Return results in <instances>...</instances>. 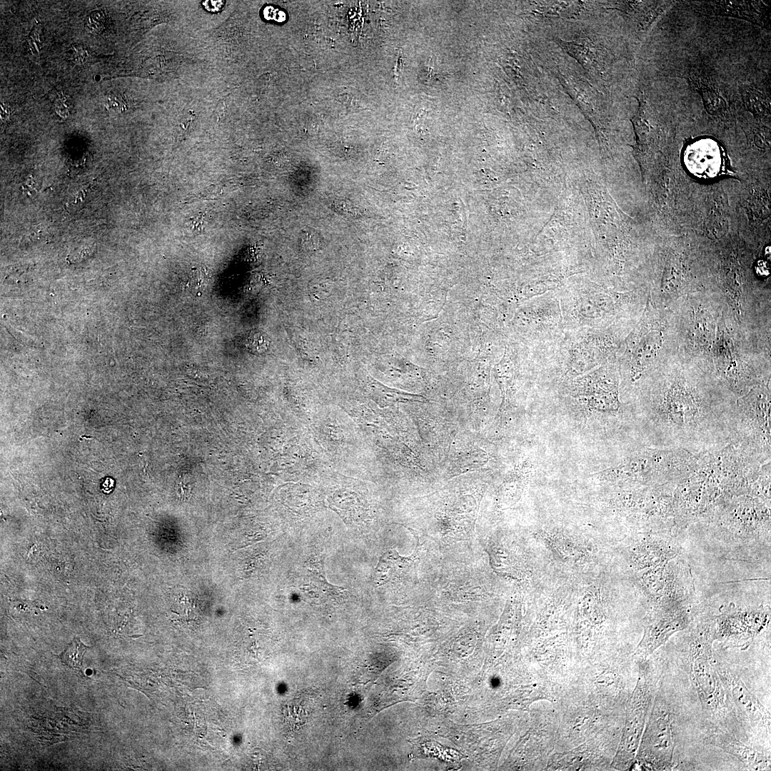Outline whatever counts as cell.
<instances>
[{
	"label": "cell",
	"instance_id": "6da1fadb",
	"mask_svg": "<svg viewBox=\"0 0 771 771\" xmlns=\"http://www.w3.org/2000/svg\"><path fill=\"white\" fill-rule=\"evenodd\" d=\"M640 391L647 446L697 455L735 437L737 398L700 364L665 362Z\"/></svg>",
	"mask_w": 771,
	"mask_h": 771
},
{
	"label": "cell",
	"instance_id": "7a4b0ae2",
	"mask_svg": "<svg viewBox=\"0 0 771 771\" xmlns=\"http://www.w3.org/2000/svg\"><path fill=\"white\" fill-rule=\"evenodd\" d=\"M714 637L712 622L699 625L691 635L683 663L710 728L745 741L747 736L736 717L716 669L712 648Z\"/></svg>",
	"mask_w": 771,
	"mask_h": 771
},
{
	"label": "cell",
	"instance_id": "3957f363",
	"mask_svg": "<svg viewBox=\"0 0 771 771\" xmlns=\"http://www.w3.org/2000/svg\"><path fill=\"white\" fill-rule=\"evenodd\" d=\"M697 460V455L685 450L645 445L618 464L593 475L617 485L675 488L693 469Z\"/></svg>",
	"mask_w": 771,
	"mask_h": 771
},
{
	"label": "cell",
	"instance_id": "277c9868",
	"mask_svg": "<svg viewBox=\"0 0 771 771\" xmlns=\"http://www.w3.org/2000/svg\"><path fill=\"white\" fill-rule=\"evenodd\" d=\"M658 316L650 307L625 340V350L619 359L620 376L635 388H640L664 363L660 361L663 343Z\"/></svg>",
	"mask_w": 771,
	"mask_h": 771
},
{
	"label": "cell",
	"instance_id": "5b68a950",
	"mask_svg": "<svg viewBox=\"0 0 771 771\" xmlns=\"http://www.w3.org/2000/svg\"><path fill=\"white\" fill-rule=\"evenodd\" d=\"M770 389L768 383L752 388L736 400L734 439L770 461Z\"/></svg>",
	"mask_w": 771,
	"mask_h": 771
},
{
	"label": "cell",
	"instance_id": "8992f818",
	"mask_svg": "<svg viewBox=\"0 0 771 771\" xmlns=\"http://www.w3.org/2000/svg\"><path fill=\"white\" fill-rule=\"evenodd\" d=\"M625 295L603 292L566 293L560 296L563 326L570 329H604L613 322Z\"/></svg>",
	"mask_w": 771,
	"mask_h": 771
},
{
	"label": "cell",
	"instance_id": "52a82bcc",
	"mask_svg": "<svg viewBox=\"0 0 771 771\" xmlns=\"http://www.w3.org/2000/svg\"><path fill=\"white\" fill-rule=\"evenodd\" d=\"M715 659L726 695L746 735H757L770 740V712L725 662L719 658Z\"/></svg>",
	"mask_w": 771,
	"mask_h": 771
},
{
	"label": "cell",
	"instance_id": "ba28073f",
	"mask_svg": "<svg viewBox=\"0 0 771 771\" xmlns=\"http://www.w3.org/2000/svg\"><path fill=\"white\" fill-rule=\"evenodd\" d=\"M675 745L671 711L665 700L658 695L642 743L640 758L650 770H669Z\"/></svg>",
	"mask_w": 771,
	"mask_h": 771
},
{
	"label": "cell",
	"instance_id": "9c48e42d",
	"mask_svg": "<svg viewBox=\"0 0 771 771\" xmlns=\"http://www.w3.org/2000/svg\"><path fill=\"white\" fill-rule=\"evenodd\" d=\"M604 329H580L567 350L563 378L570 381L608 362L617 348V341Z\"/></svg>",
	"mask_w": 771,
	"mask_h": 771
},
{
	"label": "cell",
	"instance_id": "30bf717a",
	"mask_svg": "<svg viewBox=\"0 0 771 771\" xmlns=\"http://www.w3.org/2000/svg\"><path fill=\"white\" fill-rule=\"evenodd\" d=\"M659 677L648 664L641 670L628 710L625 732L616 760L619 765L625 766L633 758Z\"/></svg>",
	"mask_w": 771,
	"mask_h": 771
},
{
	"label": "cell",
	"instance_id": "8fae6325",
	"mask_svg": "<svg viewBox=\"0 0 771 771\" xmlns=\"http://www.w3.org/2000/svg\"><path fill=\"white\" fill-rule=\"evenodd\" d=\"M683 162L689 173L700 179H712L725 168L722 148L711 138L697 140L685 149Z\"/></svg>",
	"mask_w": 771,
	"mask_h": 771
},
{
	"label": "cell",
	"instance_id": "7c38bea8",
	"mask_svg": "<svg viewBox=\"0 0 771 771\" xmlns=\"http://www.w3.org/2000/svg\"><path fill=\"white\" fill-rule=\"evenodd\" d=\"M705 744L715 746L730 754L753 770L770 767V752L746 745L744 741L725 732L710 728L703 739Z\"/></svg>",
	"mask_w": 771,
	"mask_h": 771
},
{
	"label": "cell",
	"instance_id": "4fadbf2b",
	"mask_svg": "<svg viewBox=\"0 0 771 771\" xmlns=\"http://www.w3.org/2000/svg\"><path fill=\"white\" fill-rule=\"evenodd\" d=\"M687 615L679 610H658L647 622L645 634L638 649V655L647 657L664 644L669 637L687 624Z\"/></svg>",
	"mask_w": 771,
	"mask_h": 771
},
{
	"label": "cell",
	"instance_id": "5bb4252c",
	"mask_svg": "<svg viewBox=\"0 0 771 771\" xmlns=\"http://www.w3.org/2000/svg\"><path fill=\"white\" fill-rule=\"evenodd\" d=\"M417 555L413 554L405 557L395 549H390L379 558L375 570V581L377 585L393 581L405 575L413 566Z\"/></svg>",
	"mask_w": 771,
	"mask_h": 771
},
{
	"label": "cell",
	"instance_id": "9a60e30c",
	"mask_svg": "<svg viewBox=\"0 0 771 771\" xmlns=\"http://www.w3.org/2000/svg\"><path fill=\"white\" fill-rule=\"evenodd\" d=\"M702 307L697 305L692 309L688 335L697 350L706 351L714 342L715 326L712 316Z\"/></svg>",
	"mask_w": 771,
	"mask_h": 771
},
{
	"label": "cell",
	"instance_id": "2e32d148",
	"mask_svg": "<svg viewBox=\"0 0 771 771\" xmlns=\"http://www.w3.org/2000/svg\"><path fill=\"white\" fill-rule=\"evenodd\" d=\"M571 398L590 412L597 411L616 416L621 411L619 388Z\"/></svg>",
	"mask_w": 771,
	"mask_h": 771
},
{
	"label": "cell",
	"instance_id": "e0dca14e",
	"mask_svg": "<svg viewBox=\"0 0 771 771\" xmlns=\"http://www.w3.org/2000/svg\"><path fill=\"white\" fill-rule=\"evenodd\" d=\"M88 648L79 638H75L58 657L61 662L82 675L83 659Z\"/></svg>",
	"mask_w": 771,
	"mask_h": 771
},
{
	"label": "cell",
	"instance_id": "ac0fdd59",
	"mask_svg": "<svg viewBox=\"0 0 771 771\" xmlns=\"http://www.w3.org/2000/svg\"><path fill=\"white\" fill-rule=\"evenodd\" d=\"M249 346L256 351H263L267 348V340L261 333H255L248 338Z\"/></svg>",
	"mask_w": 771,
	"mask_h": 771
},
{
	"label": "cell",
	"instance_id": "d6986e66",
	"mask_svg": "<svg viewBox=\"0 0 771 771\" xmlns=\"http://www.w3.org/2000/svg\"><path fill=\"white\" fill-rule=\"evenodd\" d=\"M203 5L204 6V7L208 11H213V12H216V11H219L222 8V6L223 5V1H206L203 2Z\"/></svg>",
	"mask_w": 771,
	"mask_h": 771
},
{
	"label": "cell",
	"instance_id": "ffe728a7",
	"mask_svg": "<svg viewBox=\"0 0 771 771\" xmlns=\"http://www.w3.org/2000/svg\"><path fill=\"white\" fill-rule=\"evenodd\" d=\"M69 105V104L68 103V101L65 98L59 99V104H57V108H56L57 110L59 111L58 113L59 114V115H61L62 116H66L68 114V107H69L68 106Z\"/></svg>",
	"mask_w": 771,
	"mask_h": 771
}]
</instances>
